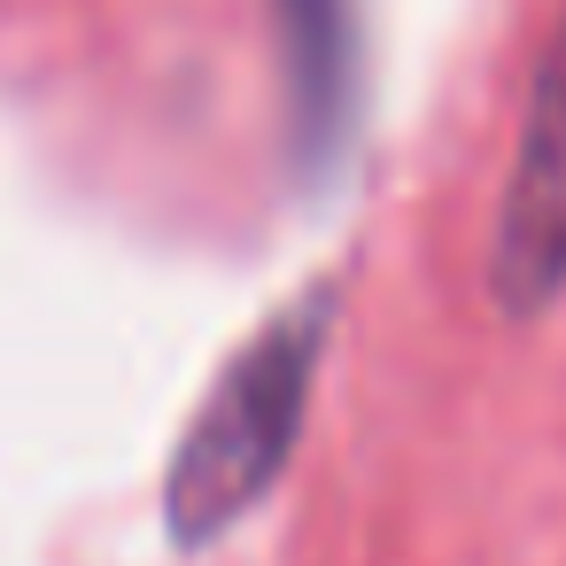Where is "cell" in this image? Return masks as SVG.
Wrapping results in <instances>:
<instances>
[{
  "label": "cell",
  "instance_id": "obj_1",
  "mask_svg": "<svg viewBox=\"0 0 566 566\" xmlns=\"http://www.w3.org/2000/svg\"><path fill=\"white\" fill-rule=\"evenodd\" d=\"M326 334H334V287H311L249 349H233V365L202 396L164 473V527L179 551L218 543L272 496V481L295 458V434H303V411L326 365Z\"/></svg>",
  "mask_w": 566,
  "mask_h": 566
},
{
  "label": "cell",
  "instance_id": "obj_2",
  "mask_svg": "<svg viewBox=\"0 0 566 566\" xmlns=\"http://www.w3.org/2000/svg\"><path fill=\"white\" fill-rule=\"evenodd\" d=\"M489 295L512 318H535L566 295V24L551 32L527 86L512 179L496 202V241H489Z\"/></svg>",
  "mask_w": 566,
  "mask_h": 566
},
{
  "label": "cell",
  "instance_id": "obj_3",
  "mask_svg": "<svg viewBox=\"0 0 566 566\" xmlns=\"http://www.w3.org/2000/svg\"><path fill=\"white\" fill-rule=\"evenodd\" d=\"M280 40H287V94H295V133L311 148H334L349 125V78H357V17L349 0H280Z\"/></svg>",
  "mask_w": 566,
  "mask_h": 566
}]
</instances>
